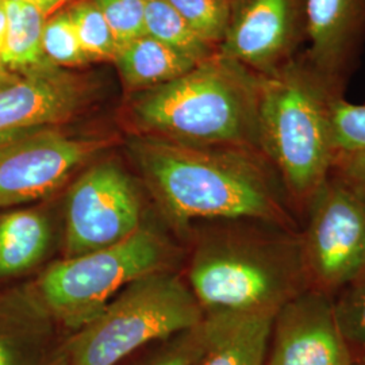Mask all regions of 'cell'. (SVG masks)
Wrapping results in <instances>:
<instances>
[{
	"label": "cell",
	"instance_id": "obj_7",
	"mask_svg": "<svg viewBox=\"0 0 365 365\" xmlns=\"http://www.w3.org/2000/svg\"><path fill=\"white\" fill-rule=\"evenodd\" d=\"M115 144L114 135L45 125L0 134V209L52 195L72 173Z\"/></svg>",
	"mask_w": 365,
	"mask_h": 365
},
{
	"label": "cell",
	"instance_id": "obj_4",
	"mask_svg": "<svg viewBox=\"0 0 365 365\" xmlns=\"http://www.w3.org/2000/svg\"><path fill=\"white\" fill-rule=\"evenodd\" d=\"M339 88L321 78L304 56L260 76L259 138L291 197L309 202L329 178L336 153L330 107Z\"/></svg>",
	"mask_w": 365,
	"mask_h": 365
},
{
	"label": "cell",
	"instance_id": "obj_31",
	"mask_svg": "<svg viewBox=\"0 0 365 365\" xmlns=\"http://www.w3.org/2000/svg\"><path fill=\"white\" fill-rule=\"evenodd\" d=\"M146 3H149V1H157V0H144Z\"/></svg>",
	"mask_w": 365,
	"mask_h": 365
},
{
	"label": "cell",
	"instance_id": "obj_10",
	"mask_svg": "<svg viewBox=\"0 0 365 365\" xmlns=\"http://www.w3.org/2000/svg\"><path fill=\"white\" fill-rule=\"evenodd\" d=\"M304 37L306 0H237L218 54L268 76L297 57Z\"/></svg>",
	"mask_w": 365,
	"mask_h": 365
},
{
	"label": "cell",
	"instance_id": "obj_20",
	"mask_svg": "<svg viewBox=\"0 0 365 365\" xmlns=\"http://www.w3.org/2000/svg\"><path fill=\"white\" fill-rule=\"evenodd\" d=\"M68 14L75 27L80 48L88 61L114 63L117 42L93 0H80L68 10Z\"/></svg>",
	"mask_w": 365,
	"mask_h": 365
},
{
	"label": "cell",
	"instance_id": "obj_5",
	"mask_svg": "<svg viewBox=\"0 0 365 365\" xmlns=\"http://www.w3.org/2000/svg\"><path fill=\"white\" fill-rule=\"evenodd\" d=\"M205 312L172 269L122 289L92 321L66 336V365H120L148 345L200 324Z\"/></svg>",
	"mask_w": 365,
	"mask_h": 365
},
{
	"label": "cell",
	"instance_id": "obj_21",
	"mask_svg": "<svg viewBox=\"0 0 365 365\" xmlns=\"http://www.w3.org/2000/svg\"><path fill=\"white\" fill-rule=\"evenodd\" d=\"M334 304L353 363L365 365V269L341 289Z\"/></svg>",
	"mask_w": 365,
	"mask_h": 365
},
{
	"label": "cell",
	"instance_id": "obj_32",
	"mask_svg": "<svg viewBox=\"0 0 365 365\" xmlns=\"http://www.w3.org/2000/svg\"><path fill=\"white\" fill-rule=\"evenodd\" d=\"M229 1H232V0H229Z\"/></svg>",
	"mask_w": 365,
	"mask_h": 365
},
{
	"label": "cell",
	"instance_id": "obj_13",
	"mask_svg": "<svg viewBox=\"0 0 365 365\" xmlns=\"http://www.w3.org/2000/svg\"><path fill=\"white\" fill-rule=\"evenodd\" d=\"M306 22L310 49L303 56L339 90L364 34L365 0H306Z\"/></svg>",
	"mask_w": 365,
	"mask_h": 365
},
{
	"label": "cell",
	"instance_id": "obj_16",
	"mask_svg": "<svg viewBox=\"0 0 365 365\" xmlns=\"http://www.w3.org/2000/svg\"><path fill=\"white\" fill-rule=\"evenodd\" d=\"M114 64L123 84L138 92L180 78L199 63L145 34L118 48Z\"/></svg>",
	"mask_w": 365,
	"mask_h": 365
},
{
	"label": "cell",
	"instance_id": "obj_18",
	"mask_svg": "<svg viewBox=\"0 0 365 365\" xmlns=\"http://www.w3.org/2000/svg\"><path fill=\"white\" fill-rule=\"evenodd\" d=\"M46 18L29 0H9L7 29L1 52V66L6 71L24 76L49 64L42 48Z\"/></svg>",
	"mask_w": 365,
	"mask_h": 365
},
{
	"label": "cell",
	"instance_id": "obj_19",
	"mask_svg": "<svg viewBox=\"0 0 365 365\" xmlns=\"http://www.w3.org/2000/svg\"><path fill=\"white\" fill-rule=\"evenodd\" d=\"M146 34L197 63L212 56V45L199 37L167 0L146 3Z\"/></svg>",
	"mask_w": 365,
	"mask_h": 365
},
{
	"label": "cell",
	"instance_id": "obj_17",
	"mask_svg": "<svg viewBox=\"0 0 365 365\" xmlns=\"http://www.w3.org/2000/svg\"><path fill=\"white\" fill-rule=\"evenodd\" d=\"M52 242L49 218L39 210L0 214V276L24 274L48 253Z\"/></svg>",
	"mask_w": 365,
	"mask_h": 365
},
{
	"label": "cell",
	"instance_id": "obj_1",
	"mask_svg": "<svg viewBox=\"0 0 365 365\" xmlns=\"http://www.w3.org/2000/svg\"><path fill=\"white\" fill-rule=\"evenodd\" d=\"M129 153L158 209L178 230L199 220L294 225L287 188L261 150L134 135Z\"/></svg>",
	"mask_w": 365,
	"mask_h": 365
},
{
	"label": "cell",
	"instance_id": "obj_11",
	"mask_svg": "<svg viewBox=\"0 0 365 365\" xmlns=\"http://www.w3.org/2000/svg\"><path fill=\"white\" fill-rule=\"evenodd\" d=\"M267 365H354L330 294L307 288L277 310Z\"/></svg>",
	"mask_w": 365,
	"mask_h": 365
},
{
	"label": "cell",
	"instance_id": "obj_24",
	"mask_svg": "<svg viewBox=\"0 0 365 365\" xmlns=\"http://www.w3.org/2000/svg\"><path fill=\"white\" fill-rule=\"evenodd\" d=\"M330 135L336 158L365 153V105L337 96L330 107Z\"/></svg>",
	"mask_w": 365,
	"mask_h": 365
},
{
	"label": "cell",
	"instance_id": "obj_33",
	"mask_svg": "<svg viewBox=\"0 0 365 365\" xmlns=\"http://www.w3.org/2000/svg\"><path fill=\"white\" fill-rule=\"evenodd\" d=\"M354 365H360V364H354Z\"/></svg>",
	"mask_w": 365,
	"mask_h": 365
},
{
	"label": "cell",
	"instance_id": "obj_23",
	"mask_svg": "<svg viewBox=\"0 0 365 365\" xmlns=\"http://www.w3.org/2000/svg\"><path fill=\"white\" fill-rule=\"evenodd\" d=\"M199 37L210 45L221 43L230 21L229 0H167Z\"/></svg>",
	"mask_w": 365,
	"mask_h": 365
},
{
	"label": "cell",
	"instance_id": "obj_25",
	"mask_svg": "<svg viewBox=\"0 0 365 365\" xmlns=\"http://www.w3.org/2000/svg\"><path fill=\"white\" fill-rule=\"evenodd\" d=\"M42 48L49 64L57 68L86 66L88 58L80 48L78 36L68 11L46 18Z\"/></svg>",
	"mask_w": 365,
	"mask_h": 365
},
{
	"label": "cell",
	"instance_id": "obj_27",
	"mask_svg": "<svg viewBox=\"0 0 365 365\" xmlns=\"http://www.w3.org/2000/svg\"><path fill=\"white\" fill-rule=\"evenodd\" d=\"M337 161L342 165L344 178L365 190V153L339 157L336 158L334 164Z\"/></svg>",
	"mask_w": 365,
	"mask_h": 365
},
{
	"label": "cell",
	"instance_id": "obj_29",
	"mask_svg": "<svg viewBox=\"0 0 365 365\" xmlns=\"http://www.w3.org/2000/svg\"><path fill=\"white\" fill-rule=\"evenodd\" d=\"M29 1L36 4L42 13L45 14L46 16H49L54 10H57L66 0H29Z\"/></svg>",
	"mask_w": 365,
	"mask_h": 365
},
{
	"label": "cell",
	"instance_id": "obj_28",
	"mask_svg": "<svg viewBox=\"0 0 365 365\" xmlns=\"http://www.w3.org/2000/svg\"><path fill=\"white\" fill-rule=\"evenodd\" d=\"M7 3H9V0H0V68H3L1 66V52H3L6 29H7Z\"/></svg>",
	"mask_w": 365,
	"mask_h": 365
},
{
	"label": "cell",
	"instance_id": "obj_3",
	"mask_svg": "<svg viewBox=\"0 0 365 365\" xmlns=\"http://www.w3.org/2000/svg\"><path fill=\"white\" fill-rule=\"evenodd\" d=\"M187 284L205 314L277 312L313 287L302 237L287 227L202 240L188 267Z\"/></svg>",
	"mask_w": 365,
	"mask_h": 365
},
{
	"label": "cell",
	"instance_id": "obj_14",
	"mask_svg": "<svg viewBox=\"0 0 365 365\" xmlns=\"http://www.w3.org/2000/svg\"><path fill=\"white\" fill-rule=\"evenodd\" d=\"M68 334L33 288L25 297L0 303V365H66Z\"/></svg>",
	"mask_w": 365,
	"mask_h": 365
},
{
	"label": "cell",
	"instance_id": "obj_30",
	"mask_svg": "<svg viewBox=\"0 0 365 365\" xmlns=\"http://www.w3.org/2000/svg\"><path fill=\"white\" fill-rule=\"evenodd\" d=\"M21 76L18 75H14L11 72L6 71L4 68H0V90L13 84L14 81H16Z\"/></svg>",
	"mask_w": 365,
	"mask_h": 365
},
{
	"label": "cell",
	"instance_id": "obj_12",
	"mask_svg": "<svg viewBox=\"0 0 365 365\" xmlns=\"http://www.w3.org/2000/svg\"><path fill=\"white\" fill-rule=\"evenodd\" d=\"M92 78L48 66L0 90V134L45 125H66L96 98Z\"/></svg>",
	"mask_w": 365,
	"mask_h": 365
},
{
	"label": "cell",
	"instance_id": "obj_26",
	"mask_svg": "<svg viewBox=\"0 0 365 365\" xmlns=\"http://www.w3.org/2000/svg\"><path fill=\"white\" fill-rule=\"evenodd\" d=\"M103 14L118 48L146 34L144 0H93Z\"/></svg>",
	"mask_w": 365,
	"mask_h": 365
},
{
	"label": "cell",
	"instance_id": "obj_2",
	"mask_svg": "<svg viewBox=\"0 0 365 365\" xmlns=\"http://www.w3.org/2000/svg\"><path fill=\"white\" fill-rule=\"evenodd\" d=\"M259 96L260 75L212 54L180 78L137 92L128 118L135 135L261 150Z\"/></svg>",
	"mask_w": 365,
	"mask_h": 365
},
{
	"label": "cell",
	"instance_id": "obj_22",
	"mask_svg": "<svg viewBox=\"0 0 365 365\" xmlns=\"http://www.w3.org/2000/svg\"><path fill=\"white\" fill-rule=\"evenodd\" d=\"M207 341L206 318L196 327L148 345L129 365H192Z\"/></svg>",
	"mask_w": 365,
	"mask_h": 365
},
{
	"label": "cell",
	"instance_id": "obj_6",
	"mask_svg": "<svg viewBox=\"0 0 365 365\" xmlns=\"http://www.w3.org/2000/svg\"><path fill=\"white\" fill-rule=\"evenodd\" d=\"M175 249L163 235L141 226L115 245L49 265L33 291L57 327L73 333L133 282L170 269Z\"/></svg>",
	"mask_w": 365,
	"mask_h": 365
},
{
	"label": "cell",
	"instance_id": "obj_8",
	"mask_svg": "<svg viewBox=\"0 0 365 365\" xmlns=\"http://www.w3.org/2000/svg\"><path fill=\"white\" fill-rule=\"evenodd\" d=\"M302 237L312 286L342 289L365 269V190L345 178H327L309 199Z\"/></svg>",
	"mask_w": 365,
	"mask_h": 365
},
{
	"label": "cell",
	"instance_id": "obj_15",
	"mask_svg": "<svg viewBox=\"0 0 365 365\" xmlns=\"http://www.w3.org/2000/svg\"><path fill=\"white\" fill-rule=\"evenodd\" d=\"M276 313L205 314L207 341L192 365H267Z\"/></svg>",
	"mask_w": 365,
	"mask_h": 365
},
{
	"label": "cell",
	"instance_id": "obj_9",
	"mask_svg": "<svg viewBox=\"0 0 365 365\" xmlns=\"http://www.w3.org/2000/svg\"><path fill=\"white\" fill-rule=\"evenodd\" d=\"M141 212V195L118 163L105 160L88 167L66 194L64 259L126 240L143 226Z\"/></svg>",
	"mask_w": 365,
	"mask_h": 365
}]
</instances>
